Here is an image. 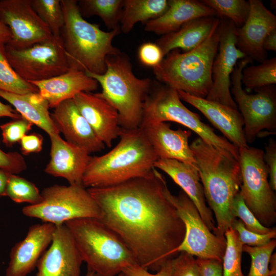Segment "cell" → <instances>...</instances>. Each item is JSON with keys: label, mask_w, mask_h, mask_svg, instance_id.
Returning a JSON list of instances; mask_svg holds the SVG:
<instances>
[{"label": "cell", "mask_w": 276, "mask_h": 276, "mask_svg": "<svg viewBox=\"0 0 276 276\" xmlns=\"http://www.w3.org/2000/svg\"><path fill=\"white\" fill-rule=\"evenodd\" d=\"M241 82L255 89L276 83V58L266 59L257 65L246 66L242 72Z\"/></svg>", "instance_id": "31"}, {"label": "cell", "mask_w": 276, "mask_h": 276, "mask_svg": "<svg viewBox=\"0 0 276 276\" xmlns=\"http://www.w3.org/2000/svg\"><path fill=\"white\" fill-rule=\"evenodd\" d=\"M120 140L107 153L91 156L84 173L85 188H105L150 175L158 159L143 129L122 128Z\"/></svg>", "instance_id": "3"}, {"label": "cell", "mask_w": 276, "mask_h": 276, "mask_svg": "<svg viewBox=\"0 0 276 276\" xmlns=\"http://www.w3.org/2000/svg\"><path fill=\"white\" fill-rule=\"evenodd\" d=\"M219 19L216 16L195 18L184 24L177 31L162 35L156 43L164 57L174 49L190 51L208 38Z\"/></svg>", "instance_id": "27"}, {"label": "cell", "mask_w": 276, "mask_h": 276, "mask_svg": "<svg viewBox=\"0 0 276 276\" xmlns=\"http://www.w3.org/2000/svg\"><path fill=\"white\" fill-rule=\"evenodd\" d=\"M11 40V33L9 28L0 22V45H6Z\"/></svg>", "instance_id": "49"}, {"label": "cell", "mask_w": 276, "mask_h": 276, "mask_svg": "<svg viewBox=\"0 0 276 276\" xmlns=\"http://www.w3.org/2000/svg\"><path fill=\"white\" fill-rule=\"evenodd\" d=\"M77 1L61 0L64 25L61 37L70 69L103 74L106 59L120 51L112 44L120 29L108 32L86 21L80 12Z\"/></svg>", "instance_id": "4"}, {"label": "cell", "mask_w": 276, "mask_h": 276, "mask_svg": "<svg viewBox=\"0 0 276 276\" xmlns=\"http://www.w3.org/2000/svg\"><path fill=\"white\" fill-rule=\"evenodd\" d=\"M51 116L67 142L89 155L104 149L105 145L79 112L73 99L60 103L54 108Z\"/></svg>", "instance_id": "20"}, {"label": "cell", "mask_w": 276, "mask_h": 276, "mask_svg": "<svg viewBox=\"0 0 276 276\" xmlns=\"http://www.w3.org/2000/svg\"><path fill=\"white\" fill-rule=\"evenodd\" d=\"M27 168L22 154L17 152H5L0 149V169L10 174H17Z\"/></svg>", "instance_id": "42"}, {"label": "cell", "mask_w": 276, "mask_h": 276, "mask_svg": "<svg viewBox=\"0 0 276 276\" xmlns=\"http://www.w3.org/2000/svg\"><path fill=\"white\" fill-rule=\"evenodd\" d=\"M167 187L154 168L147 176L87 189L100 209L99 220L122 239L137 264L151 272L178 255L185 234L184 223L166 195Z\"/></svg>", "instance_id": "1"}, {"label": "cell", "mask_w": 276, "mask_h": 276, "mask_svg": "<svg viewBox=\"0 0 276 276\" xmlns=\"http://www.w3.org/2000/svg\"><path fill=\"white\" fill-rule=\"evenodd\" d=\"M55 226L45 222L31 226L26 237L11 250L6 276H26L30 273L50 245Z\"/></svg>", "instance_id": "18"}, {"label": "cell", "mask_w": 276, "mask_h": 276, "mask_svg": "<svg viewBox=\"0 0 276 276\" xmlns=\"http://www.w3.org/2000/svg\"><path fill=\"white\" fill-rule=\"evenodd\" d=\"M177 91L181 100L199 110L230 143L239 148L248 147L244 135L243 118L237 109L182 91Z\"/></svg>", "instance_id": "21"}, {"label": "cell", "mask_w": 276, "mask_h": 276, "mask_svg": "<svg viewBox=\"0 0 276 276\" xmlns=\"http://www.w3.org/2000/svg\"><path fill=\"white\" fill-rule=\"evenodd\" d=\"M5 196L17 203L35 204L41 200V193L31 181L16 174L9 175Z\"/></svg>", "instance_id": "36"}, {"label": "cell", "mask_w": 276, "mask_h": 276, "mask_svg": "<svg viewBox=\"0 0 276 276\" xmlns=\"http://www.w3.org/2000/svg\"><path fill=\"white\" fill-rule=\"evenodd\" d=\"M252 61L247 57L239 60L231 77V93L238 106L244 120V132L247 143L252 144L261 131L272 133L276 130V89L273 85L255 89L247 94L242 88L243 70Z\"/></svg>", "instance_id": "11"}, {"label": "cell", "mask_w": 276, "mask_h": 276, "mask_svg": "<svg viewBox=\"0 0 276 276\" xmlns=\"http://www.w3.org/2000/svg\"><path fill=\"white\" fill-rule=\"evenodd\" d=\"M190 147L194 155L206 202L215 216L216 229L214 234L224 240L225 233L232 227L236 219L232 215V209L242 183L239 160L199 137Z\"/></svg>", "instance_id": "2"}, {"label": "cell", "mask_w": 276, "mask_h": 276, "mask_svg": "<svg viewBox=\"0 0 276 276\" xmlns=\"http://www.w3.org/2000/svg\"><path fill=\"white\" fill-rule=\"evenodd\" d=\"M82 262L68 228L56 225L50 247L37 263L36 276H80Z\"/></svg>", "instance_id": "16"}, {"label": "cell", "mask_w": 276, "mask_h": 276, "mask_svg": "<svg viewBox=\"0 0 276 276\" xmlns=\"http://www.w3.org/2000/svg\"><path fill=\"white\" fill-rule=\"evenodd\" d=\"M31 5L41 20L48 26L53 36L61 39L64 25V15L61 0H31Z\"/></svg>", "instance_id": "34"}, {"label": "cell", "mask_w": 276, "mask_h": 276, "mask_svg": "<svg viewBox=\"0 0 276 276\" xmlns=\"http://www.w3.org/2000/svg\"><path fill=\"white\" fill-rule=\"evenodd\" d=\"M226 247L222 261V276H244L241 263L243 244L232 228L225 233Z\"/></svg>", "instance_id": "35"}, {"label": "cell", "mask_w": 276, "mask_h": 276, "mask_svg": "<svg viewBox=\"0 0 276 276\" xmlns=\"http://www.w3.org/2000/svg\"><path fill=\"white\" fill-rule=\"evenodd\" d=\"M95 276H100V275H97L96 274H95ZM116 276H127L126 274H125L124 272H121L120 273V274H118Z\"/></svg>", "instance_id": "53"}, {"label": "cell", "mask_w": 276, "mask_h": 276, "mask_svg": "<svg viewBox=\"0 0 276 276\" xmlns=\"http://www.w3.org/2000/svg\"><path fill=\"white\" fill-rule=\"evenodd\" d=\"M35 85L38 93L49 104L55 108L66 100L73 99L81 92H90L98 89L99 83L84 72L70 69L57 76L40 81L30 82Z\"/></svg>", "instance_id": "25"}, {"label": "cell", "mask_w": 276, "mask_h": 276, "mask_svg": "<svg viewBox=\"0 0 276 276\" xmlns=\"http://www.w3.org/2000/svg\"><path fill=\"white\" fill-rule=\"evenodd\" d=\"M84 276H95V273L92 270L88 269Z\"/></svg>", "instance_id": "52"}, {"label": "cell", "mask_w": 276, "mask_h": 276, "mask_svg": "<svg viewBox=\"0 0 276 276\" xmlns=\"http://www.w3.org/2000/svg\"><path fill=\"white\" fill-rule=\"evenodd\" d=\"M73 99L99 139L105 146L110 147L122 130L117 110L100 93L81 92Z\"/></svg>", "instance_id": "19"}, {"label": "cell", "mask_w": 276, "mask_h": 276, "mask_svg": "<svg viewBox=\"0 0 276 276\" xmlns=\"http://www.w3.org/2000/svg\"><path fill=\"white\" fill-rule=\"evenodd\" d=\"M9 117L16 119L21 116L9 105L3 103L0 101V118Z\"/></svg>", "instance_id": "48"}, {"label": "cell", "mask_w": 276, "mask_h": 276, "mask_svg": "<svg viewBox=\"0 0 276 276\" xmlns=\"http://www.w3.org/2000/svg\"><path fill=\"white\" fill-rule=\"evenodd\" d=\"M0 22L11 33V40L7 44L15 49L28 48L54 37L33 8L31 0H0Z\"/></svg>", "instance_id": "15"}, {"label": "cell", "mask_w": 276, "mask_h": 276, "mask_svg": "<svg viewBox=\"0 0 276 276\" xmlns=\"http://www.w3.org/2000/svg\"><path fill=\"white\" fill-rule=\"evenodd\" d=\"M233 216L239 218L243 223L245 228L258 234H267L272 231L273 227L263 226L248 208L239 192L234 198L232 209Z\"/></svg>", "instance_id": "38"}, {"label": "cell", "mask_w": 276, "mask_h": 276, "mask_svg": "<svg viewBox=\"0 0 276 276\" xmlns=\"http://www.w3.org/2000/svg\"><path fill=\"white\" fill-rule=\"evenodd\" d=\"M250 12L245 24L236 29L237 48L251 61L261 63L267 58L264 39L276 29V16L259 0H249Z\"/></svg>", "instance_id": "17"}, {"label": "cell", "mask_w": 276, "mask_h": 276, "mask_svg": "<svg viewBox=\"0 0 276 276\" xmlns=\"http://www.w3.org/2000/svg\"><path fill=\"white\" fill-rule=\"evenodd\" d=\"M141 127L158 159H174L196 164L189 145L190 130H173L165 122L142 124Z\"/></svg>", "instance_id": "23"}, {"label": "cell", "mask_w": 276, "mask_h": 276, "mask_svg": "<svg viewBox=\"0 0 276 276\" xmlns=\"http://www.w3.org/2000/svg\"><path fill=\"white\" fill-rule=\"evenodd\" d=\"M43 141L42 136L39 133L33 132L25 135L19 142L22 154L39 152L42 148Z\"/></svg>", "instance_id": "45"}, {"label": "cell", "mask_w": 276, "mask_h": 276, "mask_svg": "<svg viewBox=\"0 0 276 276\" xmlns=\"http://www.w3.org/2000/svg\"><path fill=\"white\" fill-rule=\"evenodd\" d=\"M138 57L143 64L152 68L157 66L164 57L159 46L151 42H145L140 47Z\"/></svg>", "instance_id": "43"}, {"label": "cell", "mask_w": 276, "mask_h": 276, "mask_svg": "<svg viewBox=\"0 0 276 276\" xmlns=\"http://www.w3.org/2000/svg\"><path fill=\"white\" fill-rule=\"evenodd\" d=\"M0 97L11 104L22 117L44 131L50 137L60 134L51 118L47 101L38 93L21 95L0 90Z\"/></svg>", "instance_id": "28"}, {"label": "cell", "mask_w": 276, "mask_h": 276, "mask_svg": "<svg viewBox=\"0 0 276 276\" xmlns=\"http://www.w3.org/2000/svg\"><path fill=\"white\" fill-rule=\"evenodd\" d=\"M269 269L271 276H276V254H272L270 257L269 265Z\"/></svg>", "instance_id": "51"}, {"label": "cell", "mask_w": 276, "mask_h": 276, "mask_svg": "<svg viewBox=\"0 0 276 276\" xmlns=\"http://www.w3.org/2000/svg\"><path fill=\"white\" fill-rule=\"evenodd\" d=\"M275 247V239L261 246L243 245V251L247 252L251 258L250 267L247 276H271L268 265Z\"/></svg>", "instance_id": "37"}, {"label": "cell", "mask_w": 276, "mask_h": 276, "mask_svg": "<svg viewBox=\"0 0 276 276\" xmlns=\"http://www.w3.org/2000/svg\"><path fill=\"white\" fill-rule=\"evenodd\" d=\"M41 195L40 202L22 208L24 215L55 226L76 219L100 218L98 204L82 185H54L43 189Z\"/></svg>", "instance_id": "9"}, {"label": "cell", "mask_w": 276, "mask_h": 276, "mask_svg": "<svg viewBox=\"0 0 276 276\" xmlns=\"http://www.w3.org/2000/svg\"><path fill=\"white\" fill-rule=\"evenodd\" d=\"M156 84L144 102L141 125L166 121L179 123L197 134L206 143L228 152L239 160V148L217 135L198 114L186 107L177 90L160 83Z\"/></svg>", "instance_id": "8"}, {"label": "cell", "mask_w": 276, "mask_h": 276, "mask_svg": "<svg viewBox=\"0 0 276 276\" xmlns=\"http://www.w3.org/2000/svg\"><path fill=\"white\" fill-rule=\"evenodd\" d=\"M220 18L232 21L237 28L246 22L250 12L249 1L245 0H202Z\"/></svg>", "instance_id": "32"}, {"label": "cell", "mask_w": 276, "mask_h": 276, "mask_svg": "<svg viewBox=\"0 0 276 276\" xmlns=\"http://www.w3.org/2000/svg\"><path fill=\"white\" fill-rule=\"evenodd\" d=\"M83 262L100 276H116L137 264L127 246L98 219L84 218L66 222Z\"/></svg>", "instance_id": "7"}, {"label": "cell", "mask_w": 276, "mask_h": 276, "mask_svg": "<svg viewBox=\"0 0 276 276\" xmlns=\"http://www.w3.org/2000/svg\"><path fill=\"white\" fill-rule=\"evenodd\" d=\"M170 276H200L196 258L185 252H180L170 260Z\"/></svg>", "instance_id": "41"}, {"label": "cell", "mask_w": 276, "mask_h": 276, "mask_svg": "<svg viewBox=\"0 0 276 276\" xmlns=\"http://www.w3.org/2000/svg\"><path fill=\"white\" fill-rule=\"evenodd\" d=\"M232 228L237 232L241 242L243 245L257 247L266 245L276 237L275 227L267 234H258L247 229L240 219H236L235 220Z\"/></svg>", "instance_id": "40"}, {"label": "cell", "mask_w": 276, "mask_h": 276, "mask_svg": "<svg viewBox=\"0 0 276 276\" xmlns=\"http://www.w3.org/2000/svg\"><path fill=\"white\" fill-rule=\"evenodd\" d=\"M263 48L265 51H276V29L267 35L263 41Z\"/></svg>", "instance_id": "47"}, {"label": "cell", "mask_w": 276, "mask_h": 276, "mask_svg": "<svg viewBox=\"0 0 276 276\" xmlns=\"http://www.w3.org/2000/svg\"><path fill=\"white\" fill-rule=\"evenodd\" d=\"M103 74L85 72L102 87L100 93L117 110L123 129L140 126L145 100L153 83L149 78H139L133 74L129 57L121 51L107 56Z\"/></svg>", "instance_id": "6"}, {"label": "cell", "mask_w": 276, "mask_h": 276, "mask_svg": "<svg viewBox=\"0 0 276 276\" xmlns=\"http://www.w3.org/2000/svg\"><path fill=\"white\" fill-rule=\"evenodd\" d=\"M219 21L208 38L195 49L186 52L174 49L153 67L156 80L177 91L205 98L212 85V70L217 52Z\"/></svg>", "instance_id": "5"}, {"label": "cell", "mask_w": 276, "mask_h": 276, "mask_svg": "<svg viewBox=\"0 0 276 276\" xmlns=\"http://www.w3.org/2000/svg\"><path fill=\"white\" fill-rule=\"evenodd\" d=\"M170 260L165 263L159 270L154 273L146 270L138 264L126 268L123 272L127 276H170Z\"/></svg>", "instance_id": "46"}, {"label": "cell", "mask_w": 276, "mask_h": 276, "mask_svg": "<svg viewBox=\"0 0 276 276\" xmlns=\"http://www.w3.org/2000/svg\"><path fill=\"white\" fill-rule=\"evenodd\" d=\"M215 16V11L201 1L169 0L167 11L145 24V30L164 35L177 31L184 24L195 18Z\"/></svg>", "instance_id": "26"}, {"label": "cell", "mask_w": 276, "mask_h": 276, "mask_svg": "<svg viewBox=\"0 0 276 276\" xmlns=\"http://www.w3.org/2000/svg\"><path fill=\"white\" fill-rule=\"evenodd\" d=\"M5 45H0V90L16 94L38 93L37 88L21 78L10 65Z\"/></svg>", "instance_id": "33"}, {"label": "cell", "mask_w": 276, "mask_h": 276, "mask_svg": "<svg viewBox=\"0 0 276 276\" xmlns=\"http://www.w3.org/2000/svg\"><path fill=\"white\" fill-rule=\"evenodd\" d=\"M50 159L44 172L64 178L69 185H82V178L91 156L78 147L62 139L60 134L50 137Z\"/></svg>", "instance_id": "24"}, {"label": "cell", "mask_w": 276, "mask_h": 276, "mask_svg": "<svg viewBox=\"0 0 276 276\" xmlns=\"http://www.w3.org/2000/svg\"><path fill=\"white\" fill-rule=\"evenodd\" d=\"M5 50L12 68L29 82L45 80L70 70L61 39L54 37L24 49L6 44Z\"/></svg>", "instance_id": "12"}, {"label": "cell", "mask_w": 276, "mask_h": 276, "mask_svg": "<svg viewBox=\"0 0 276 276\" xmlns=\"http://www.w3.org/2000/svg\"><path fill=\"white\" fill-rule=\"evenodd\" d=\"M263 160L266 166L269 177V185L273 191L276 190V142L270 139L265 146Z\"/></svg>", "instance_id": "44"}, {"label": "cell", "mask_w": 276, "mask_h": 276, "mask_svg": "<svg viewBox=\"0 0 276 276\" xmlns=\"http://www.w3.org/2000/svg\"><path fill=\"white\" fill-rule=\"evenodd\" d=\"M236 29L230 20L220 18L218 48L212 70V85L205 99L237 109L231 93V77L238 60L246 57L236 47Z\"/></svg>", "instance_id": "14"}, {"label": "cell", "mask_w": 276, "mask_h": 276, "mask_svg": "<svg viewBox=\"0 0 276 276\" xmlns=\"http://www.w3.org/2000/svg\"><path fill=\"white\" fill-rule=\"evenodd\" d=\"M165 193L185 227V236L177 252H185L196 258L222 262L226 240L218 238L209 229L193 202L182 190L174 195L167 187Z\"/></svg>", "instance_id": "13"}, {"label": "cell", "mask_w": 276, "mask_h": 276, "mask_svg": "<svg viewBox=\"0 0 276 276\" xmlns=\"http://www.w3.org/2000/svg\"><path fill=\"white\" fill-rule=\"evenodd\" d=\"M242 183L239 194L259 221L270 227L276 222V197L268 180L264 151L255 147L239 148Z\"/></svg>", "instance_id": "10"}, {"label": "cell", "mask_w": 276, "mask_h": 276, "mask_svg": "<svg viewBox=\"0 0 276 276\" xmlns=\"http://www.w3.org/2000/svg\"><path fill=\"white\" fill-rule=\"evenodd\" d=\"M169 8V0H124L120 22V31L128 33L135 25L163 15Z\"/></svg>", "instance_id": "29"}, {"label": "cell", "mask_w": 276, "mask_h": 276, "mask_svg": "<svg viewBox=\"0 0 276 276\" xmlns=\"http://www.w3.org/2000/svg\"><path fill=\"white\" fill-rule=\"evenodd\" d=\"M10 174L0 169V196H5L6 188Z\"/></svg>", "instance_id": "50"}, {"label": "cell", "mask_w": 276, "mask_h": 276, "mask_svg": "<svg viewBox=\"0 0 276 276\" xmlns=\"http://www.w3.org/2000/svg\"><path fill=\"white\" fill-rule=\"evenodd\" d=\"M77 3L83 17L96 15L101 18L110 31L120 28L124 1L81 0Z\"/></svg>", "instance_id": "30"}, {"label": "cell", "mask_w": 276, "mask_h": 276, "mask_svg": "<svg viewBox=\"0 0 276 276\" xmlns=\"http://www.w3.org/2000/svg\"><path fill=\"white\" fill-rule=\"evenodd\" d=\"M32 126L31 122L22 117L2 124L0 128L3 143L9 147L19 143L22 137L31 130Z\"/></svg>", "instance_id": "39"}, {"label": "cell", "mask_w": 276, "mask_h": 276, "mask_svg": "<svg viewBox=\"0 0 276 276\" xmlns=\"http://www.w3.org/2000/svg\"><path fill=\"white\" fill-rule=\"evenodd\" d=\"M154 168L168 175L193 202L203 221L214 234L216 227L213 214L206 205L196 165L174 159H157Z\"/></svg>", "instance_id": "22"}]
</instances>
